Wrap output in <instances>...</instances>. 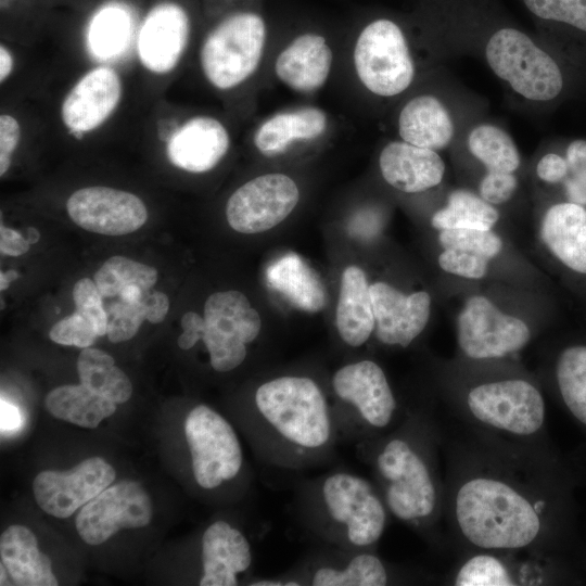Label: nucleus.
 Masks as SVG:
<instances>
[{"mask_svg": "<svg viewBox=\"0 0 586 586\" xmlns=\"http://www.w3.org/2000/svg\"><path fill=\"white\" fill-rule=\"evenodd\" d=\"M332 64L333 51L326 36L316 30H305L279 52L275 74L291 90L309 94L324 86Z\"/></svg>", "mask_w": 586, "mask_h": 586, "instance_id": "23", "label": "nucleus"}, {"mask_svg": "<svg viewBox=\"0 0 586 586\" xmlns=\"http://www.w3.org/2000/svg\"><path fill=\"white\" fill-rule=\"evenodd\" d=\"M330 386L340 443L356 445L381 436L405 413L384 370L371 359L342 366L333 373Z\"/></svg>", "mask_w": 586, "mask_h": 586, "instance_id": "8", "label": "nucleus"}, {"mask_svg": "<svg viewBox=\"0 0 586 586\" xmlns=\"http://www.w3.org/2000/svg\"><path fill=\"white\" fill-rule=\"evenodd\" d=\"M106 314V335L113 343L128 341L133 337L143 320H145L143 301L127 302L119 298L109 306Z\"/></svg>", "mask_w": 586, "mask_h": 586, "instance_id": "40", "label": "nucleus"}, {"mask_svg": "<svg viewBox=\"0 0 586 586\" xmlns=\"http://www.w3.org/2000/svg\"><path fill=\"white\" fill-rule=\"evenodd\" d=\"M183 433L195 485L214 493L233 483L247 487L249 469L233 425L207 405L186 415Z\"/></svg>", "mask_w": 586, "mask_h": 586, "instance_id": "11", "label": "nucleus"}, {"mask_svg": "<svg viewBox=\"0 0 586 586\" xmlns=\"http://www.w3.org/2000/svg\"><path fill=\"white\" fill-rule=\"evenodd\" d=\"M102 295L89 278L79 279L73 288L76 311L82 315L94 328L97 334H106L107 314L103 307Z\"/></svg>", "mask_w": 586, "mask_h": 586, "instance_id": "41", "label": "nucleus"}, {"mask_svg": "<svg viewBox=\"0 0 586 586\" xmlns=\"http://www.w3.org/2000/svg\"><path fill=\"white\" fill-rule=\"evenodd\" d=\"M241 425L267 467L302 471L333 461L340 443L330 397L307 374L282 373L258 383Z\"/></svg>", "mask_w": 586, "mask_h": 586, "instance_id": "3", "label": "nucleus"}, {"mask_svg": "<svg viewBox=\"0 0 586 586\" xmlns=\"http://www.w3.org/2000/svg\"><path fill=\"white\" fill-rule=\"evenodd\" d=\"M157 280L155 268L124 256H113L104 262L94 275V282L103 297H113L129 285L148 292Z\"/></svg>", "mask_w": 586, "mask_h": 586, "instance_id": "37", "label": "nucleus"}, {"mask_svg": "<svg viewBox=\"0 0 586 586\" xmlns=\"http://www.w3.org/2000/svg\"><path fill=\"white\" fill-rule=\"evenodd\" d=\"M253 565L252 546L242 530L227 520L208 524L200 537L199 585L235 586Z\"/></svg>", "mask_w": 586, "mask_h": 586, "instance_id": "20", "label": "nucleus"}, {"mask_svg": "<svg viewBox=\"0 0 586 586\" xmlns=\"http://www.w3.org/2000/svg\"><path fill=\"white\" fill-rule=\"evenodd\" d=\"M204 318L194 311H187L181 318L182 333L179 335L178 346L188 351L191 349L200 340L204 331Z\"/></svg>", "mask_w": 586, "mask_h": 586, "instance_id": "48", "label": "nucleus"}, {"mask_svg": "<svg viewBox=\"0 0 586 586\" xmlns=\"http://www.w3.org/2000/svg\"><path fill=\"white\" fill-rule=\"evenodd\" d=\"M569 173L564 179L569 202L586 206V140L572 141L565 152Z\"/></svg>", "mask_w": 586, "mask_h": 586, "instance_id": "42", "label": "nucleus"}, {"mask_svg": "<svg viewBox=\"0 0 586 586\" xmlns=\"http://www.w3.org/2000/svg\"><path fill=\"white\" fill-rule=\"evenodd\" d=\"M451 411L449 417L464 428L550 455L545 399L528 379L501 377L476 381L451 397Z\"/></svg>", "mask_w": 586, "mask_h": 586, "instance_id": "6", "label": "nucleus"}, {"mask_svg": "<svg viewBox=\"0 0 586 586\" xmlns=\"http://www.w3.org/2000/svg\"><path fill=\"white\" fill-rule=\"evenodd\" d=\"M123 92L118 73L106 66L86 73L65 95L61 116L74 133L100 127L115 111Z\"/></svg>", "mask_w": 586, "mask_h": 586, "instance_id": "22", "label": "nucleus"}, {"mask_svg": "<svg viewBox=\"0 0 586 586\" xmlns=\"http://www.w3.org/2000/svg\"><path fill=\"white\" fill-rule=\"evenodd\" d=\"M300 201L296 182L285 174L270 173L239 187L228 199L229 226L241 233H259L283 221Z\"/></svg>", "mask_w": 586, "mask_h": 586, "instance_id": "14", "label": "nucleus"}, {"mask_svg": "<svg viewBox=\"0 0 586 586\" xmlns=\"http://www.w3.org/2000/svg\"><path fill=\"white\" fill-rule=\"evenodd\" d=\"M569 173L565 157L557 153H547L536 165L537 177L547 183L564 181Z\"/></svg>", "mask_w": 586, "mask_h": 586, "instance_id": "47", "label": "nucleus"}, {"mask_svg": "<svg viewBox=\"0 0 586 586\" xmlns=\"http://www.w3.org/2000/svg\"><path fill=\"white\" fill-rule=\"evenodd\" d=\"M98 336L92 324L78 311L58 321L49 332L53 342L79 348L90 347Z\"/></svg>", "mask_w": 586, "mask_h": 586, "instance_id": "43", "label": "nucleus"}, {"mask_svg": "<svg viewBox=\"0 0 586 586\" xmlns=\"http://www.w3.org/2000/svg\"><path fill=\"white\" fill-rule=\"evenodd\" d=\"M66 211L80 228L106 235L133 232L148 219L146 207L136 194L101 186L75 191Z\"/></svg>", "mask_w": 586, "mask_h": 586, "instance_id": "18", "label": "nucleus"}, {"mask_svg": "<svg viewBox=\"0 0 586 586\" xmlns=\"http://www.w3.org/2000/svg\"><path fill=\"white\" fill-rule=\"evenodd\" d=\"M429 7L444 23L480 38L488 67L522 99L548 102L562 91L555 58L502 16L493 0H429Z\"/></svg>", "mask_w": 586, "mask_h": 586, "instance_id": "4", "label": "nucleus"}, {"mask_svg": "<svg viewBox=\"0 0 586 586\" xmlns=\"http://www.w3.org/2000/svg\"><path fill=\"white\" fill-rule=\"evenodd\" d=\"M487 259L462 250L445 249L438 256L441 268L467 279H481L487 272Z\"/></svg>", "mask_w": 586, "mask_h": 586, "instance_id": "44", "label": "nucleus"}, {"mask_svg": "<svg viewBox=\"0 0 586 586\" xmlns=\"http://www.w3.org/2000/svg\"><path fill=\"white\" fill-rule=\"evenodd\" d=\"M432 573L382 558L377 549L317 545L283 573L250 579V586H386L435 582Z\"/></svg>", "mask_w": 586, "mask_h": 586, "instance_id": "7", "label": "nucleus"}, {"mask_svg": "<svg viewBox=\"0 0 586 586\" xmlns=\"http://www.w3.org/2000/svg\"><path fill=\"white\" fill-rule=\"evenodd\" d=\"M22 137L18 120L10 114L0 116V176L11 166L12 155L20 144Z\"/></svg>", "mask_w": 586, "mask_h": 586, "instance_id": "46", "label": "nucleus"}, {"mask_svg": "<svg viewBox=\"0 0 586 586\" xmlns=\"http://www.w3.org/2000/svg\"><path fill=\"white\" fill-rule=\"evenodd\" d=\"M531 340L528 326L500 311L487 297L467 300L457 321V341L470 360H497L524 348Z\"/></svg>", "mask_w": 586, "mask_h": 586, "instance_id": "13", "label": "nucleus"}, {"mask_svg": "<svg viewBox=\"0 0 586 586\" xmlns=\"http://www.w3.org/2000/svg\"><path fill=\"white\" fill-rule=\"evenodd\" d=\"M46 407L55 418L81 428L94 429L112 416L116 404L85 385H62L46 397Z\"/></svg>", "mask_w": 586, "mask_h": 586, "instance_id": "32", "label": "nucleus"}, {"mask_svg": "<svg viewBox=\"0 0 586 586\" xmlns=\"http://www.w3.org/2000/svg\"><path fill=\"white\" fill-rule=\"evenodd\" d=\"M335 319L340 337L351 347L364 345L374 331L370 285L357 266L347 267L342 275Z\"/></svg>", "mask_w": 586, "mask_h": 586, "instance_id": "29", "label": "nucleus"}, {"mask_svg": "<svg viewBox=\"0 0 586 586\" xmlns=\"http://www.w3.org/2000/svg\"><path fill=\"white\" fill-rule=\"evenodd\" d=\"M555 378L564 406L579 423L586 425V345L570 346L560 353Z\"/></svg>", "mask_w": 586, "mask_h": 586, "instance_id": "36", "label": "nucleus"}, {"mask_svg": "<svg viewBox=\"0 0 586 586\" xmlns=\"http://www.w3.org/2000/svg\"><path fill=\"white\" fill-rule=\"evenodd\" d=\"M470 153L487 171L514 173L521 163L520 152L512 137L501 127L482 123L474 126L467 139Z\"/></svg>", "mask_w": 586, "mask_h": 586, "instance_id": "35", "label": "nucleus"}, {"mask_svg": "<svg viewBox=\"0 0 586 586\" xmlns=\"http://www.w3.org/2000/svg\"><path fill=\"white\" fill-rule=\"evenodd\" d=\"M438 240L444 249L468 251L487 260L495 257L502 249L501 239L492 229L441 230Z\"/></svg>", "mask_w": 586, "mask_h": 586, "instance_id": "38", "label": "nucleus"}, {"mask_svg": "<svg viewBox=\"0 0 586 586\" xmlns=\"http://www.w3.org/2000/svg\"><path fill=\"white\" fill-rule=\"evenodd\" d=\"M77 370L82 385L115 404L126 403L132 394V385L113 357L105 352L86 347L77 360Z\"/></svg>", "mask_w": 586, "mask_h": 586, "instance_id": "33", "label": "nucleus"}, {"mask_svg": "<svg viewBox=\"0 0 586 586\" xmlns=\"http://www.w3.org/2000/svg\"><path fill=\"white\" fill-rule=\"evenodd\" d=\"M39 238H40V234L35 228L33 227L27 228L26 239L30 244L36 243L39 240Z\"/></svg>", "mask_w": 586, "mask_h": 586, "instance_id": "54", "label": "nucleus"}, {"mask_svg": "<svg viewBox=\"0 0 586 586\" xmlns=\"http://www.w3.org/2000/svg\"><path fill=\"white\" fill-rule=\"evenodd\" d=\"M29 242L20 232L3 225L0 227L1 253L10 256H21L29 250Z\"/></svg>", "mask_w": 586, "mask_h": 586, "instance_id": "49", "label": "nucleus"}, {"mask_svg": "<svg viewBox=\"0 0 586 586\" xmlns=\"http://www.w3.org/2000/svg\"><path fill=\"white\" fill-rule=\"evenodd\" d=\"M13 71V56L9 49L0 46V81L4 82Z\"/></svg>", "mask_w": 586, "mask_h": 586, "instance_id": "52", "label": "nucleus"}, {"mask_svg": "<svg viewBox=\"0 0 586 586\" xmlns=\"http://www.w3.org/2000/svg\"><path fill=\"white\" fill-rule=\"evenodd\" d=\"M268 285L305 311H319L327 302L326 288L318 273L295 253H288L266 270Z\"/></svg>", "mask_w": 586, "mask_h": 586, "instance_id": "31", "label": "nucleus"}, {"mask_svg": "<svg viewBox=\"0 0 586 586\" xmlns=\"http://www.w3.org/2000/svg\"><path fill=\"white\" fill-rule=\"evenodd\" d=\"M202 341L208 352L209 365L226 373L239 368L247 357V346L258 337L260 316L246 296L239 291L211 294L204 305Z\"/></svg>", "mask_w": 586, "mask_h": 586, "instance_id": "12", "label": "nucleus"}, {"mask_svg": "<svg viewBox=\"0 0 586 586\" xmlns=\"http://www.w3.org/2000/svg\"><path fill=\"white\" fill-rule=\"evenodd\" d=\"M499 219V212L481 195L464 190H454L447 205L435 212L431 225L437 230L480 229L491 230Z\"/></svg>", "mask_w": 586, "mask_h": 586, "instance_id": "34", "label": "nucleus"}, {"mask_svg": "<svg viewBox=\"0 0 586 586\" xmlns=\"http://www.w3.org/2000/svg\"><path fill=\"white\" fill-rule=\"evenodd\" d=\"M191 16L184 5L162 1L146 13L138 37V54L150 72L163 75L180 62L191 35Z\"/></svg>", "mask_w": 586, "mask_h": 586, "instance_id": "19", "label": "nucleus"}, {"mask_svg": "<svg viewBox=\"0 0 586 586\" xmlns=\"http://www.w3.org/2000/svg\"><path fill=\"white\" fill-rule=\"evenodd\" d=\"M145 319L152 323H160L164 320L169 309V300L163 292H146L143 297Z\"/></svg>", "mask_w": 586, "mask_h": 586, "instance_id": "50", "label": "nucleus"}, {"mask_svg": "<svg viewBox=\"0 0 586 586\" xmlns=\"http://www.w3.org/2000/svg\"><path fill=\"white\" fill-rule=\"evenodd\" d=\"M230 148L225 125L212 116H194L169 138L167 156L173 165L201 174L215 168Z\"/></svg>", "mask_w": 586, "mask_h": 586, "instance_id": "24", "label": "nucleus"}, {"mask_svg": "<svg viewBox=\"0 0 586 586\" xmlns=\"http://www.w3.org/2000/svg\"><path fill=\"white\" fill-rule=\"evenodd\" d=\"M397 131L405 142L440 151L453 142L456 125L449 109L438 97L421 93L403 105Z\"/></svg>", "mask_w": 586, "mask_h": 586, "instance_id": "26", "label": "nucleus"}, {"mask_svg": "<svg viewBox=\"0 0 586 586\" xmlns=\"http://www.w3.org/2000/svg\"><path fill=\"white\" fill-rule=\"evenodd\" d=\"M128 30L126 14L114 8L102 11L90 29V43L93 50L103 55L116 52Z\"/></svg>", "mask_w": 586, "mask_h": 586, "instance_id": "39", "label": "nucleus"}, {"mask_svg": "<svg viewBox=\"0 0 586 586\" xmlns=\"http://www.w3.org/2000/svg\"><path fill=\"white\" fill-rule=\"evenodd\" d=\"M540 235L548 250L570 269L586 275V208L558 203L545 213Z\"/></svg>", "mask_w": 586, "mask_h": 586, "instance_id": "28", "label": "nucleus"}, {"mask_svg": "<svg viewBox=\"0 0 586 586\" xmlns=\"http://www.w3.org/2000/svg\"><path fill=\"white\" fill-rule=\"evenodd\" d=\"M518 188L513 173L487 171L482 178L479 192L482 199L493 205L506 203Z\"/></svg>", "mask_w": 586, "mask_h": 586, "instance_id": "45", "label": "nucleus"}, {"mask_svg": "<svg viewBox=\"0 0 586 586\" xmlns=\"http://www.w3.org/2000/svg\"><path fill=\"white\" fill-rule=\"evenodd\" d=\"M115 475L109 462L92 457L82 460L68 472H40L34 480L33 492L44 512L65 519L109 487Z\"/></svg>", "mask_w": 586, "mask_h": 586, "instance_id": "17", "label": "nucleus"}, {"mask_svg": "<svg viewBox=\"0 0 586 586\" xmlns=\"http://www.w3.org/2000/svg\"><path fill=\"white\" fill-rule=\"evenodd\" d=\"M152 518V501L137 482L109 486L84 505L75 521L80 538L100 545L123 528L143 527Z\"/></svg>", "mask_w": 586, "mask_h": 586, "instance_id": "15", "label": "nucleus"}, {"mask_svg": "<svg viewBox=\"0 0 586 586\" xmlns=\"http://www.w3.org/2000/svg\"><path fill=\"white\" fill-rule=\"evenodd\" d=\"M294 513L317 545L348 549H378L392 519L372 479L340 468L300 481Z\"/></svg>", "mask_w": 586, "mask_h": 586, "instance_id": "5", "label": "nucleus"}, {"mask_svg": "<svg viewBox=\"0 0 586 586\" xmlns=\"http://www.w3.org/2000/svg\"><path fill=\"white\" fill-rule=\"evenodd\" d=\"M1 563L15 585L55 586L50 559L38 548L34 533L23 525L9 526L0 537Z\"/></svg>", "mask_w": 586, "mask_h": 586, "instance_id": "30", "label": "nucleus"}, {"mask_svg": "<svg viewBox=\"0 0 586 586\" xmlns=\"http://www.w3.org/2000/svg\"><path fill=\"white\" fill-rule=\"evenodd\" d=\"M440 421L450 551L549 558L557 521L550 455L481 434L453 419Z\"/></svg>", "mask_w": 586, "mask_h": 586, "instance_id": "1", "label": "nucleus"}, {"mask_svg": "<svg viewBox=\"0 0 586 586\" xmlns=\"http://www.w3.org/2000/svg\"><path fill=\"white\" fill-rule=\"evenodd\" d=\"M328 126V115L319 107L304 106L281 111L257 127L253 141L260 154L275 157L285 153L295 142L320 138Z\"/></svg>", "mask_w": 586, "mask_h": 586, "instance_id": "27", "label": "nucleus"}, {"mask_svg": "<svg viewBox=\"0 0 586 586\" xmlns=\"http://www.w3.org/2000/svg\"><path fill=\"white\" fill-rule=\"evenodd\" d=\"M353 61L360 84L375 97H397L416 78L407 27L388 14H378L364 23L355 40Z\"/></svg>", "mask_w": 586, "mask_h": 586, "instance_id": "10", "label": "nucleus"}, {"mask_svg": "<svg viewBox=\"0 0 586 586\" xmlns=\"http://www.w3.org/2000/svg\"><path fill=\"white\" fill-rule=\"evenodd\" d=\"M379 167L385 182L405 193H419L438 186L446 169L437 151L403 140L383 146Z\"/></svg>", "mask_w": 586, "mask_h": 586, "instance_id": "25", "label": "nucleus"}, {"mask_svg": "<svg viewBox=\"0 0 586 586\" xmlns=\"http://www.w3.org/2000/svg\"><path fill=\"white\" fill-rule=\"evenodd\" d=\"M378 341L388 346L408 347L424 330L431 297L424 291L404 294L385 282L370 285Z\"/></svg>", "mask_w": 586, "mask_h": 586, "instance_id": "21", "label": "nucleus"}, {"mask_svg": "<svg viewBox=\"0 0 586 586\" xmlns=\"http://www.w3.org/2000/svg\"><path fill=\"white\" fill-rule=\"evenodd\" d=\"M267 36L266 18L257 9L239 8L225 13L207 33L200 50L206 80L219 90L246 81L260 64Z\"/></svg>", "mask_w": 586, "mask_h": 586, "instance_id": "9", "label": "nucleus"}, {"mask_svg": "<svg viewBox=\"0 0 586 586\" xmlns=\"http://www.w3.org/2000/svg\"><path fill=\"white\" fill-rule=\"evenodd\" d=\"M442 583L456 586L542 585L548 582V558L489 550L456 553Z\"/></svg>", "mask_w": 586, "mask_h": 586, "instance_id": "16", "label": "nucleus"}, {"mask_svg": "<svg viewBox=\"0 0 586 586\" xmlns=\"http://www.w3.org/2000/svg\"><path fill=\"white\" fill-rule=\"evenodd\" d=\"M442 428L432 408H407L385 434L355 445L395 519L438 555L450 551L444 526Z\"/></svg>", "mask_w": 586, "mask_h": 586, "instance_id": "2", "label": "nucleus"}, {"mask_svg": "<svg viewBox=\"0 0 586 586\" xmlns=\"http://www.w3.org/2000/svg\"><path fill=\"white\" fill-rule=\"evenodd\" d=\"M18 278V273L15 270H8L0 275V289L3 291L8 289L10 282Z\"/></svg>", "mask_w": 586, "mask_h": 586, "instance_id": "53", "label": "nucleus"}, {"mask_svg": "<svg viewBox=\"0 0 586 586\" xmlns=\"http://www.w3.org/2000/svg\"><path fill=\"white\" fill-rule=\"evenodd\" d=\"M1 431H14L22 424V416L15 406L1 399Z\"/></svg>", "mask_w": 586, "mask_h": 586, "instance_id": "51", "label": "nucleus"}]
</instances>
